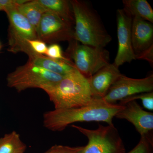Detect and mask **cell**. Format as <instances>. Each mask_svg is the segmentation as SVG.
Instances as JSON below:
<instances>
[{"instance_id":"13","label":"cell","mask_w":153,"mask_h":153,"mask_svg":"<svg viewBox=\"0 0 153 153\" xmlns=\"http://www.w3.org/2000/svg\"><path fill=\"white\" fill-rule=\"evenodd\" d=\"M132 44L136 59L137 56L153 46V26L152 23L138 18H132Z\"/></svg>"},{"instance_id":"27","label":"cell","mask_w":153,"mask_h":153,"mask_svg":"<svg viewBox=\"0 0 153 153\" xmlns=\"http://www.w3.org/2000/svg\"><path fill=\"white\" fill-rule=\"evenodd\" d=\"M0 11H3V9L1 5H0Z\"/></svg>"},{"instance_id":"20","label":"cell","mask_w":153,"mask_h":153,"mask_svg":"<svg viewBox=\"0 0 153 153\" xmlns=\"http://www.w3.org/2000/svg\"><path fill=\"white\" fill-rule=\"evenodd\" d=\"M153 139L141 137L139 142L127 153H152Z\"/></svg>"},{"instance_id":"26","label":"cell","mask_w":153,"mask_h":153,"mask_svg":"<svg viewBox=\"0 0 153 153\" xmlns=\"http://www.w3.org/2000/svg\"><path fill=\"white\" fill-rule=\"evenodd\" d=\"M84 146L72 147V149L68 153H81Z\"/></svg>"},{"instance_id":"19","label":"cell","mask_w":153,"mask_h":153,"mask_svg":"<svg viewBox=\"0 0 153 153\" xmlns=\"http://www.w3.org/2000/svg\"><path fill=\"white\" fill-rule=\"evenodd\" d=\"M140 99L142 100L143 106L149 110H153V92H145L138 94L129 97L120 101L119 104L123 105L128 102L134 101L136 100Z\"/></svg>"},{"instance_id":"6","label":"cell","mask_w":153,"mask_h":153,"mask_svg":"<svg viewBox=\"0 0 153 153\" xmlns=\"http://www.w3.org/2000/svg\"><path fill=\"white\" fill-rule=\"evenodd\" d=\"M87 137L88 143L81 153H126L123 141L114 126L99 125L96 129L91 130L72 125Z\"/></svg>"},{"instance_id":"17","label":"cell","mask_w":153,"mask_h":153,"mask_svg":"<svg viewBox=\"0 0 153 153\" xmlns=\"http://www.w3.org/2000/svg\"><path fill=\"white\" fill-rule=\"evenodd\" d=\"M17 10L27 19L36 32L43 15L48 11L37 0L29 1L19 6Z\"/></svg>"},{"instance_id":"12","label":"cell","mask_w":153,"mask_h":153,"mask_svg":"<svg viewBox=\"0 0 153 153\" xmlns=\"http://www.w3.org/2000/svg\"><path fill=\"white\" fill-rule=\"evenodd\" d=\"M122 74L118 67L113 63H109L88 78L94 97L103 98L110 88Z\"/></svg>"},{"instance_id":"5","label":"cell","mask_w":153,"mask_h":153,"mask_svg":"<svg viewBox=\"0 0 153 153\" xmlns=\"http://www.w3.org/2000/svg\"><path fill=\"white\" fill-rule=\"evenodd\" d=\"M67 53L76 69L87 79L109 63L108 50L80 44L75 40L70 41Z\"/></svg>"},{"instance_id":"21","label":"cell","mask_w":153,"mask_h":153,"mask_svg":"<svg viewBox=\"0 0 153 153\" xmlns=\"http://www.w3.org/2000/svg\"><path fill=\"white\" fill-rule=\"evenodd\" d=\"M46 55L47 57L53 59L72 62L70 58L64 55L61 47L57 44H52L49 46L47 48Z\"/></svg>"},{"instance_id":"25","label":"cell","mask_w":153,"mask_h":153,"mask_svg":"<svg viewBox=\"0 0 153 153\" xmlns=\"http://www.w3.org/2000/svg\"><path fill=\"white\" fill-rule=\"evenodd\" d=\"M136 59L146 60L151 65L153 64V46L136 57Z\"/></svg>"},{"instance_id":"10","label":"cell","mask_w":153,"mask_h":153,"mask_svg":"<svg viewBox=\"0 0 153 153\" xmlns=\"http://www.w3.org/2000/svg\"><path fill=\"white\" fill-rule=\"evenodd\" d=\"M132 17L123 9L117 11V35L118 48L114 64L118 67L124 63L136 60L132 44Z\"/></svg>"},{"instance_id":"22","label":"cell","mask_w":153,"mask_h":153,"mask_svg":"<svg viewBox=\"0 0 153 153\" xmlns=\"http://www.w3.org/2000/svg\"><path fill=\"white\" fill-rule=\"evenodd\" d=\"M28 44L33 52L39 55L46 54L47 47L46 43L38 39L28 40Z\"/></svg>"},{"instance_id":"24","label":"cell","mask_w":153,"mask_h":153,"mask_svg":"<svg viewBox=\"0 0 153 153\" xmlns=\"http://www.w3.org/2000/svg\"><path fill=\"white\" fill-rule=\"evenodd\" d=\"M72 147L62 145H55L44 153H68Z\"/></svg>"},{"instance_id":"2","label":"cell","mask_w":153,"mask_h":153,"mask_svg":"<svg viewBox=\"0 0 153 153\" xmlns=\"http://www.w3.org/2000/svg\"><path fill=\"white\" fill-rule=\"evenodd\" d=\"M43 90L49 96L56 109L85 106L95 98L91 94L87 78L77 70Z\"/></svg>"},{"instance_id":"8","label":"cell","mask_w":153,"mask_h":153,"mask_svg":"<svg viewBox=\"0 0 153 153\" xmlns=\"http://www.w3.org/2000/svg\"><path fill=\"white\" fill-rule=\"evenodd\" d=\"M73 25L55 13L47 11L43 15L36 30L38 39L52 44L71 41L74 40Z\"/></svg>"},{"instance_id":"14","label":"cell","mask_w":153,"mask_h":153,"mask_svg":"<svg viewBox=\"0 0 153 153\" xmlns=\"http://www.w3.org/2000/svg\"><path fill=\"white\" fill-rule=\"evenodd\" d=\"M29 57V62L34 65L62 76H66L77 70L73 62L53 59L39 54Z\"/></svg>"},{"instance_id":"18","label":"cell","mask_w":153,"mask_h":153,"mask_svg":"<svg viewBox=\"0 0 153 153\" xmlns=\"http://www.w3.org/2000/svg\"><path fill=\"white\" fill-rule=\"evenodd\" d=\"M27 146L16 131L0 138V153H24Z\"/></svg>"},{"instance_id":"28","label":"cell","mask_w":153,"mask_h":153,"mask_svg":"<svg viewBox=\"0 0 153 153\" xmlns=\"http://www.w3.org/2000/svg\"><path fill=\"white\" fill-rule=\"evenodd\" d=\"M1 43H0V49H1Z\"/></svg>"},{"instance_id":"4","label":"cell","mask_w":153,"mask_h":153,"mask_svg":"<svg viewBox=\"0 0 153 153\" xmlns=\"http://www.w3.org/2000/svg\"><path fill=\"white\" fill-rule=\"evenodd\" d=\"M64 76L53 73L28 61L19 66L7 76L9 87L15 88L18 92L30 88H40L55 85Z\"/></svg>"},{"instance_id":"11","label":"cell","mask_w":153,"mask_h":153,"mask_svg":"<svg viewBox=\"0 0 153 153\" xmlns=\"http://www.w3.org/2000/svg\"><path fill=\"white\" fill-rule=\"evenodd\" d=\"M115 117L125 119L132 124L141 137L153 139V113L146 111L135 100L123 105Z\"/></svg>"},{"instance_id":"1","label":"cell","mask_w":153,"mask_h":153,"mask_svg":"<svg viewBox=\"0 0 153 153\" xmlns=\"http://www.w3.org/2000/svg\"><path fill=\"white\" fill-rule=\"evenodd\" d=\"M124 105L110 104L103 98H94L85 106L66 109H55L44 114V125L54 131L63 130L69 125L83 122H102L113 126V118Z\"/></svg>"},{"instance_id":"23","label":"cell","mask_w":153,"mask_h":153,"mask_svg":"<svg viewBox=\"0 0 153 153\" xmlns=\"http://www.w3.org/2000/svg\"><path fill=\"white\" fill-rule=\"evenodd\" d=\"M29 1L26 0H0V5L3 11L7 12L12 10H17L19 6Z\"/></svg>"},{"instance_id":"3","label":"cell","mask_w":153,"mask_h":153,"mask_svg":"<svg viewBox=\"0 0 153 153\" xmlns=\"http://www.w3.org/2000/svg\"><path fill=\"white\" fill-rule=\"evenodd\" d=\"M74 15V40L81 44L104 48L112 40L97 13L84 1H70Z\"/></svg>"},{"instance_id":"7","label":"cell","mask_w":153,"mask_h":153,"mask_svg":"<svg viewBox=\"0 0 153 153\" xmlns=\"http://www.w3.org/2000/svg\"><path fill=\"white\" fill-rule=\"evenodd\" d=\"M8 17L9 50L16 53L25 52L29 57L35 55L28 44V40L38 39L37 33L32 25L17 10L6 12Z\"/></svg>"},{"instance_id":"9","label":"cell","mask_w":153,"mask_h":153,"mask_svg":"<svg viewBox=\"0 0 153 153\" xmlns=\"http://www.w3.org/2000/svg\"><path fill=\"white\" fill-rule=\"evenodd\" d=\"M153 91V74L142 79L130 78L122 74L102 98L110 104H115L129 97Z\"/></svg>"},{"instance_id":"15","label":"cell","mask_w":153,"mask_h":153,"mask_svg":"<svg viewBox=\"0 0 153 153\" xmlns=\"http://www.w3.org/2000/svg\"><path fill=\"white\" fill-rule=\"evenodd\" d=\"M123 9L133 17H138L150 22H153V10L146 0H123Z\"/></svg>"},{"instance_id":"16","label":"cell","mask_w":153,"mask_h":153,"mask_svg":"<svg viewBox=\"0 0 153 153\" xmlns=\"http://www.w3.org/2000/svg\"><path fill=\"white\" fill-rule=\"evenodd\" d=\"M47 10L53 12L60 18L74 24V15L70 1L66 0H37Z\"/></svg>"}]
</instances>
